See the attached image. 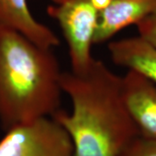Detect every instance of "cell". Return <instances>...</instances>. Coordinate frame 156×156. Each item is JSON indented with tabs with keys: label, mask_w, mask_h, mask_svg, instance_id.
Wrapping results in <instances>:
<instances>
[{
	"label": "cell",
	"mask_w": 156,
	"mask_h": 156,
	"mask_svg": "<svg viewBox=\"0 0 156 156\" xmlns=\"http://www.w3.org/2000/svg\"><path fill=\"white\" fill-rule=\"evenodd\" d=\"M62 89L72 111L53 115L72 140L74 156H118L138 135L121 96V76L95 59L84 76L62 72Z\"/></svg>",
	"instance_id": "1"
},
{
	"label": "cell",
	"mask_w": 156,
	"mask_h": 156,
	"mask_svg": "<svg viewBox=\"0 0 156 156\" xmlns=\"http://www.w3.org/2000/svg\"><path fill=\"white\" fill-rule=\"evenodd\" d=\"M62 76L52 49L0 24V122L5 130L53 116L60 109Z\"/></svg>",
	"instance_id": "2"
},
{
	"label": "cell",
	"mask_w": 156,
	"mask_h": 156,
	"mask_svg": "<svg viewBox=\"0 0 156 156\" xmlns=\"http://www.w3.org/2000/svg\"><path fill=\"white\" fill-rule=\"evenodd\" d=\"M47 12L59 23L69 48L74 74L84 76L95 58L91 54L98 23V12L91 0H64L48 7Z\"/></svg>",
	"instance_id": "3"
},
{
	"label": "cell",
	"mask_w": 156,
	"mask_h": 156,
	"mask_svg": "<svg viewBox=\"0 0 156 156\" xmlns=\"http://www.w3.org/2000/svg\"><path fill=\"white\" fill-rule=\"evenodd\" d=\"M0 156H74L72 140L53 117H44L6 130Z\"/></svg>",
	"instance_id": "4"
},
{
	"label": "cell",
	"mask_w": 156,
	"mask_h": 156,
	"mask_svg": "<svg viewBox=\"0 0 156 156\" xmlns=\"http://www.w3.org/2000/svg\"><path fill=\"white\" fill-rule=\"evenodd\" d=\"M121 96L138 134L156 140V85L141 74L128 69L121 77Z\"/></svg>",
	"instance_id": "5"
},
{
	"label": "cell",
	"mask_w": 156,
	"mask_h": 156,
	"mask_svg": "<svg viewBox=\"0 0 156 156\" xmlns=\"http://www.w3.org/2000/svg\"><path fill=\"white\" fill-rule=\"evenodd\" d=\"M156 12V0H112L109 6L98 12L94 44L112 38L122 29L137 24Z\"/></svg>",
	"instance_id": "6"
},
{
	"label": "cell",
	"mask_w": 156,
	"mask_h": 156,
	"mask_svg": "<svg viewBox=\"0 0 156 156\" xmlns=\"http://www.w3.org/2000/svg\"><path fill=\"white\" fill-rule=\"evenodd\" d=\"M0 24L45 49H53L60 44L54 31L33 17L27 0H0Z\"/></svg>",
	"instance_id": "7"
},
{
	"label": "cell",
	"mask_w": 156,
	"mask_h": 156,
	"mask_svg": "<svg viewBox=\"0 0 156 156\" xmlns=\"http://www.w3.org/2000/svg\"><path fill=\"white\" fill-rule=\"evenodd\" d=\"M118 66L141 74L156 85V48L140 36L115 40L108 46Z\"/></svg>",
	"instance_id": "8"
},
{
	"label": "cell",
	"mask_w": 156,
	"mask_h": 156,
	"mask_svg": "<svg viewBox=\"0 0 156 156\" xmlns=\"http://www.w3.org/2000/svg\"><path fill=\"white\" fill-rule=\"evenodd\" d=\"M118 156H156V140L136 135Z\"/></svg>",
	"instance_id": "9"
},
{
	"label": "cell",
	"mask_w": 156,
	"mask_h": 156,
	"mask_svg": "<svg viewBox=\"0 0 156 156\" xmlns=\"http://www.w3.org/2000/svg\"><path fill=\"white\" fill-rule=\"evenodd\" d=\"M140 37L156 48V12L136 24Z\"/></svg>",
	"instance_id": "10"
},
{
	"label": "cell",
	"mask_w": 156,
	"mask_h": 156,
	"mask_svg": "<svg viewBox=\"0 0 156 156\" xmlns=\"http://www.w3.org/2000/svg\"><path fill=\"white\" fill-rule=\"evenodd\" d=\"M112 0H91L92 5L98 11H103L111 4Z\"/></svg>",
	"instance_id": "11"
},
{
	"label": "cell",
	"mask_w": 156,
	"mask_h": 156,
	"mask_svg": "<svg viewBox=\"0 0 156 156\" xmlns=\"http://www.w3.org/2000/svg\"><path fill=\"white\" fill-rule=\"evenodd\" d=\"M54 3H56V4H59V3H61L62 1H64V0H52Z\"/></svg>",
	"instance_id": "12"
}]
</instances>
